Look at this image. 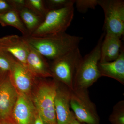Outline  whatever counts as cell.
<instances>
[{
	"mask_svg": "<svg viewBox=\"0 0 124 124\" xmlns=\"http://www.w3.org/2000/svg\"><path fill=\"white\" fill-rule=\"evenodd\" d=\"M13 10L8 0H0V14Z\"/></svg>",
	"mask_w": 124,
	"mask_h": 124,
	"instance_id": "obj_24",
	"label": "cell"
},
{
	"mask_svg": "<svg viewBox=\"0 0 124 124\" xmlns=\"http://www.w3.org/2000/svg\"><path fill=\"white\" fill-rule=\"evenodd\" d=\"M73 5L49 10L39 27L31 36L39 37L65 32L74 16Z\"/></svg>",
	"mask_w": 124,
	"mask_h": 124,
	"instance_id": "obj_5",
	"label": "cell"
},
{
	"mask_svg": "<svg viewBox=\"0 0 124 124\" xmlns=\"http://www.w3.org/2000/svg\"><path fill=\"white\" fill-rule=\"evenodd\" d=\"M46 7L49 10L59 9L74 5V0H45Z\"/></svg>",
	"mask_w": 124,
	"mask_h": 124,
	"instance_id": "obj_21",
	"label": "cell"
},
{
	"mask_svg": "<svg viewBox=\"0 0 124 124\" xmlns=\"http://www.w3.org/2000/svg\"><path fill=\"white\" fill-rule=\"evenodd\" d=\"M0 24L3 27H14L21 32L23 36H28L27 31L20 18L19 12L16 10H10L0 14Z\"/></svg>",
	"mask_w": 124,
	"mask_h": 124,
	"instance_id": "obj_16",
	"label": "cell"
},
{
	"mask_svg": "<svg viewBox=\"0 0 124 124\" xmlns=\"http://www.w3.org/2000/svg\"><path fill=\"white\" fill-rule=\"evenodd\" d=\"M98 68L101 77L111 78L124 85V48L116 59L108 62H99Z\"/></svg>",
	"mask_w": 124,
	"mask_h": 124,
	"instance_id": "obj_15",
	"label": "cell"
},
{
	"mask_svg": "<svg viewBox=\"0 0 124 124\" xmlns=\"http://www.w3.org/2000/svg\"><path fill=\"white\" fill-rule=\"evenodd\" d=\"M69 124H83V123H81L78 121L77 120L75 119L72 122H71Z\"/></svg>",
	"mask_w": 124,
	"mask_h": 124,
	"instance_id": "obj_27",
	"label": "cell"
},
{
	"mask_svg": "<svg viewBox=\"0 0 124 124\" xmlns=\"http://www.w3.org/2000/svg\"><path fill=\"white\" fill-rule=\"evenodd\" d=\"M18 95L11 82L9 71L0 70V121L10 120Z\"/></svg>",
	"mask_w": 124,
	"mask_h": 124,
	"instance_id": "obj_8",
	"label": "cell"
},
{
	"mask_svg": "<svg viewBox=\"0 0 124 124\" xmlns=\"http://www.w3.org/2000/svg\"><path fill=\"white\" fill-rule=\"evenodd\" d=\"M25 7L44 20L49 10L44 0H25Z\"/></svg>",
	"mask_w": 124,
	"mask_h": 124,
	"instance_id": "obj_18",
	"label": "cell"
},
{
	"mask_svg": "<svg viewBox=\"0 0 124 124\" xmlns=\"http://www.w3.org/2000/svg\"><path fill=\"white\" fill-rule=\"evenodd\" d=\"M121 38L109 33H104L101 48L100 63L108 62L115 60L124 48Z\"/></svg>",
	"mask_w": 124,
	"mask_h": 124,
	"instance_id": "obj_14",
	"label": "cell"
},
{
	"mask_svg": "<svg viewBox=\"0 0 124 124\" xmlns=\"http://www.w3.org/2000/svg\"><path fill=\"white\" fill-rule=\"evenodd\" d=\"M29 46L23 36L11 35L0 37V49L11 54L26 68Z\"/></svg>",
	"mask_w": 124,
	"mask_h": 124,
	"instance_id": "obj_12",
	"label": "cell"
},
{
	"mask_svg": "<svg viewBox=\"0 0 124 124\" xmlns=\"http://www.w3.org/2000/svg\"><path fill=\"white\" fill-rule=\"evenodd\" d=\"M75 4L78 10L85 13L89 9H94L98 5V0H76Z\"/></svg>",
	"mask_w": 124,
	"mask_h": 124,
	"instance_id": "obj_22",
	"label": "cell"
},
{
	"mask_svg": "<svg viewBox=\"0 0 124 124\" xmlns=\"http://www.w3.org/2000/svg\"><path fill=\"white\" fill-rule=\"evenodd\" d=\"M19 13L27 31L28 36H31L39 27L44 20L42 18L25 7L21 10Z\"/></svg>",
	"mask_w": 124,
	"mask_h": 124,
	"instance_id": "obj_17",
	"label": "cell"
},
{
	"mask_svg": "<svg viewBox=\"0 0 124 124\" xmlns=\"http://www.w3.org/2000/svg\"><path fill=\"white\" fill-rule=\"evenodd\" d=\"M57 82V87L54 98L57 122V124H69L76 119L74 113L70 110L72 90L65 85Z\"/></svg>",
	"mask_w": 124,
	"mask_h": 124,
	"instance_id": "obj_9",
	"label": "cell"
},
{
	"mask_svg": "<svg viewBox=\"0 0 124 124\" xmlns=\"http://www.w3.org/2000/svg\"><path fill=\"white\" fill-rule=\"evenodd\" d=\"M104 35V33L102 34L94 48L82 57L74 79L73 89H88L101 77L98 64Z\"/></svg>",
	"mask_w": 124,
	"mask_h": 124,
	"instance_id": "obj_3",
	"label": "cell"
},
{
	"mask_svg": "<svg viewBox=\"0 0 124 124\" xmlns=\"http://www.w3.org/2000/svg\"><path fill=\"white\" fill-rule=\"evenodd\" d=\"M37 113L31 97L18 94L10 120L14 124H33Z\"/></svg>",
	"mask_w": 124,
	"mask_h": 124,
	"instance_id": "obj_11",
	"label": "cell"
},
{
	"mask_svg": "<svg viewBox=\"0 0 124 124\" xmlns=\"http://www.w3.org/2000/svg\"><path fill=\"white\" fill-rule=\"evenodd\" d=\"M33 124H45L42 119L37 112L33 121Z\"/></svg>",
	"mask_w": 124,
	"mask_h": 124,
	"instance_id": "obj_25",
	"label": "cell"
},
{
	"mask_svg": "<svg viewBox=\"0 0 124 124\" xmlns=\"http://www.w3.org/2000/svg\"><path fill=\"white\" fill-rule=\"evenodd\" d=\"M16 60L11 54L0 49V70L10 71Z\"/></svg>",
	"mask_w": 124,
	"mask_h": 124,
	"instance_id": "obj_20",
	"label": "cell"
},
{
	"mask_svg": "<svg viewBox=\"0 0 124 124\" xmlns=\"http://www.w3.org/2000/svg\"><path fill=\"white\" fill-rule=\"evenodd\" d=\"M13 10L19 12L25 7V0H8Z\"/></svg>",
	"mask_w": 124,
	"mask_h": 124,
	"instance_id": "obj_23",
	"label": "cell"
},
{
	"mask_svg": "<svg viewBox=\"0 0 124 124\" xmlns=\"http://www.w3.org/2000/svg\"><path fill=\"white\" fill-rule=\"evenodd\" d=\"M47 79L37 78L31 98L45 124H57L54 107L57 82Z\"/></svg>",
	"mask_w": 124,
	"mask_h": 124,
	"instance_id": "obj_2",
	"label": "cell"
},
{
	"mask_svg": "<svg viewBox=\"0 0 124 124\" xmlns=\"http://www.w3.org/2000/svg\"><path fill=\"white\" fill-rule=\"evenodd\" d=\"M29 45L26 68L36 78H52L50 65L46 61V58Z\"/></svg>",
	"mask_w": 124,
	"mask_h": 124,
	"instance_id": "obj_13",
	"label": "cell"
},
{
	"mask_svg": "<svg viewBox=\"0 0 124 124\" xmlns=\"http://www.w3.org/2000/svg\"><path fill=\"white\" fill-rule=\"evenodd\" d=\"M70 107L79 122L86 124H100L96 106L90 99L88 89L72 90Z\"/></svg>",
	"mask_w": 124,
	"mask_h": 124,
	"instance_id": "obj_6",
	"label": "cell"
},
{
	"mask_svg": "<svg viewBox=\"0 0 124 124\" xmlns=\"http://www.w3.org/2000/svg\"><path fill=\"white\" fill-rule=\"evenodd\" d=\"M0 124H14L10 120L0 121Z\"/></svg>",
	"mask_w": 124,
	"mask_h": 124,
	"instance_id": "obj_26",
	"label": "cell"
},
{
	"mask_svg": "<svg viewBox=\"0 0 124 124\" xmlns=\"http://www.w3.org/2000/svg\"><path fill=\"white\" fill-rule=\"evenodd\" d=\"M9 73L12 84L18 93L31 97L37 78L35 77L26 67L16 60L13 64Z\"/></svg>",
	"mask_w": 124,
	"mask_h": 124,
	"instance_id": "obj_10",
	"label": "cell"
},
{
	"mask_svg": "<svg viewBox=\"0 0 124 124\" xmlns=\"http://www.w3.org/2000/svg\"><path fill=\"white\" fill-rule=\"evenodd\" d=\"M104 11V33L122 38L124 33V1L122 0H98Z\"/></svg>",
	"mask_w": 124,
	"mask_h": 124,
	"instance_id": "obj_7",
	"label": "cell"
},
{
	"mask_svg": "<svg viewBox=\"0 0 124 124\" xmlns=\"http://www.w3.org/2000/svg\"><path fill=\"white\" fill-rule=\"evenodd\" d=\"M112 124H124V101H119L113 107L109 117Z\"/></svg>",
	"mask_w": 124,
	"mask_h": 124,
	"instance_id": "obj_19",
	"label": "cell"
},
{
	"mask_svg": "<svg viewBox=\"0 0 124 124\" xmlns=\"http://www.w3.org/2000/svg\"><path fill=\"white\" fill-rule=\"evenodd\" d=\"M82 57L78 47L53 60L50 65L52 78L73 90L74 79Z\"/></svg>",
	"mask_w": 124,
	"mask_h": 124,
	"instance_id": "obj_4",
	"label": "cell"
},
{
	"mask_svg": "<svg viewBox=\"0 0 124 124\" xmlns=\"http://www.w3.org/2000/svg\"><path fill=\"white\" fill-rule=\"evenodd\" d=\"M23 37L46 58L52 60L79 47L83 39L81 37L71 35L66 32L39 37Z\"/></svg>",
	"mask_w": 124,
	"mask_h": 124,
	"instance_id": "obj_1",
	"label": "cell"
}]
</instances>
